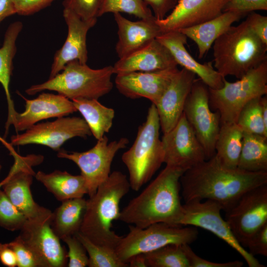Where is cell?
<instances>
[{
	"mask_svg": "<svg viewBox=\"0 0 267 267\" xmlns=\"http://www.w3.org/2000/svg\"><path fill=\"white\" fill-rule=\"evenodd\" d=\"M180 183L185 202L210 200L218 203L225 212L246 192L267 184V172L228 168L215 155L184 172Z\"/></svg>",
	"mask_w": 267,
	"mask_h": 267,
	"instance_id": "6da1fadb",
	"label": "cell"
},
{
	"mask_svg": "<svg viewBox=\"0 0 267 267\" xmlns=\"http://www.w3.org/2000/svg\"><path fill=\"white\" fill-rule=\"evenodd\" d=\"M184 171L166 166L120 212L119 220L139 228L165 222L177 225L181 212L180 179Z\"/></svg>",
	"mask_w": 267,
	"mask_h": 267,
	"instance_id": "7a4b0ae2",
	"label": "cell"
},
{
	"mask_svg": "<svg viewBox=\"0 0 267 267\" xmlns=\"http://www.w3.org/2000/svg\"><path fill=\"white\" fill-rule=\"evenodd\" d=\"M126 175L115 171L87 200V206L80 232L93 243L113 250L123 236L112 230V222L119 220L120 203L129 192Z\"/></svg>",
	"mask_w": 267,
	"mask_h": 267,
	"instance_id": "3957f363",
	"label": "cell"
},
{
	"mask_svg": "<svg viewBox=\"0 0 267 267\" xmlns=\"http://www.w3.org/2000/svg\"><path fill=\"white\" fill-rule=\"evenodd\" d=\"M214 68L223 77L239 79L267 59V45L245 21L231 26L213 44Z\"/></svg>",
	"mask_w": 267,
	"mask_h": 267,
	"instance_id": "277c9868",
	"label": "cell"
},
{
	"mask_svg": "<svg viewBox=\"0 0 267 267\" xmlns=\"http://www.w3.org/2000/svg\"><path fill=\"white\" fill-rule=\"evenodd\" d=\"M113 66L93 69L77 60L68 63L61 72L40 84L33 85L25 92L30 95L44 90L54 91L68 99H97L112 89Z\"/></svg>",
	"mask_w": 267,
	"mask_h": 267,
	"instance_id": "5b68a950",
	"label": "cell"
},
{
	"mask_svg": "<svg viewBox=\"0 0 267 267\" xmlns=\"http://www.w3.org/2000/svg\"><path fill=\"white\" fill-rule=\"evenodd\" d=\"M160 129L157 108L152 104L146 120L138 127L134 142L122 156L129 172L131 188L134 191H138L164 163Z\"/></svg>",
	"mask_w": 267,
	"mask_h": 267,
	"instance_id": "8992f818",
	"label": "cell"
},
{
	"mask_svg": "<svg viewBox=\"0 0 267 267\" xmlns=\"http://www.w3.org/2000/svg\"><path fill=\"white\" fill-rule=\"evenodd\" d=\"M219 89L209 88L211 110L220 114L221 124L236 123L243 107L251 100L267 94V59L234 82L223 79Z\"/></svg>",
	"mask_w": 267,
	"mask_h": 267,
	"instance_id": "52a82bcc",
	"label": "cell"
},
{
	"mask_svg": "<svg viewBox=\"0 0 267 267\" xmlns=\"http://www.w3.org/2000/svg\"><path fill=\"white\" fill-rule=\"evenodd\" d=\"M129 229L115 249L119 259L127 264L135 255L149 253L167 245L190 244L198 235L196 227L165 222L155 223L142 228L132 225Z\"/></svg>",
	"mask_w": 267,
	"mask_h": 267,
	"instance_id": "ba28073f",
	"label": "cell"
},
{
	"mask_svg": "<svg viewBox=\"0 0 267 267\" xmlns=\"http://www.w3.org/2000/svg\"><path fill=\"white\" fill-rule=\"evenodd\" d=\"M221 206L217 202L206 200H192L182 204L177 225H191L207 230L226 242L238 252L249 267H265L236 239L227 222L222 218Z\"/></svg>",
	"mask_w": 267,
	"mask_h": 267,
	"instance_id": "9c48e42d",
	"label": "cell"
},
{
	"mask_svg": "<svg viewBox=\"0 0 267 267\" xmlns=\"http://www.w3.org/2000/svg\"><path fill=\"white\" fill-rule=\"evenodd\" d=\"M128 143L126 137L108 142V137L104 135L87 151L68 152L61 149L57 156L69 160L78 166L81 175L85 179L88 195L90 197L109 176L111 164L117 153L125 148Z\"/></svg>",
	"mask_w": 267,
	"mask_h": 267,
	"instance_id": "30bf717a",
	"label": "cell"
},
{
	"mask_svg": "<svg viewBox=\"0 0 267 267\" xmlns=\"http://www.w3.org/2000/svg\"><path fill=\"white\" fill-rule=\"evenodd\" d=\"M52 212L44 208L35 217L27 219L19 236L35 254L43 267L67 266V251L51 226Z\"/></svg>",
	"mask_w": 267,
	"mask_h": 267,
	"instance_id": "8fae6325",
	"label": "cell"
},
{
	"mask_svg": "<svg viewBox=\"0 0 267 267\" xmlns=\"http://www.w3.org/2000/svg\"><path fill=\"white\" fill-rule=\"evenodd\" d=\"M183 114L202 145L208 160L215 154L221 119L209 104V87L199 78L195 79L186 100Z\"/></svg>",
	"mask_w": 267,
	"mask_h": 267,
	"instance_id": "7c38bea8",
	"label": "cell"
},
{
	"mask_svg": "<svg viewBox=\"0 0 267 267\" xmlns=\"http://www.w3.org/2000/svg\"><path fill=\"white\" fill-rule=\"evenodd\" d=\"M225 212V220L244 247L250 237L267 223V184L246 192Z\"/></svg>",
	"mask_w": 267,
	"mask_h": 267,
	"instance_id": "4fadbf2b",
	"label": "cell"
},
{
	"mask_svg": "<svg viewBox=\"0 0 267 267\" xmlns=\"http://www.w3.org/2000/svg\"><path fill=\"white\" fill-rule=\"evenodd\" d=\"M91 134L83 118L64 116L51 122L37 123L24 133L12 135L10 144H39L58 151L68 140L76 137L86 138Z\"/></svg>",
	"mask_w": 267,
	"mask_h": 267,
	"instance_id": "5bb4252c",
	"label": "cell"
},
{
	"mask_svg": "<svg viewBox=\"0 0 267 267\" xmlns=\"http://www.w3.org/2000/svg\"><path fill=\"white\" fill-rule=\"evenodd\" d=\"M11 155L14 162L1 188L27 219L35 217L44 207L38 204L32 195L31 186L36 174L32 168L42 163L44 156L35 154L22 156L16 152Z\"/></svg>",
	"mask_w": 267,
	"mask_h": 267,
	"instance_id": "9a60e30c",
	"label": "cell"
},
{
	"mask_svg": "<svg viewBox=\"0 0 267 267\" xmlns=\"http://www.w3.org/2000/svg\"><path fill=\"white\" fill-rule=\"evenodd\" d=\"M161 140L166 166L185 172L206 160L204 149L183 113Z\"/></svg>",
	"mask_w": 267,
	"mask_h": 267,
	"instance_id": "2e32d148",
	"label": "cell"
},
{
	"mask_svg": "<svg viewBox=\"0 0 267 267\" xmlns=\"http://www.w3.org/2000/svg\"><path fill=\"white\" fill-rule=\"evenodd\" d=\"M179 70L178 67L152 72H134L116 75L115 83L125 96L145 98L155 105Z\"/></svg>",
	"mask_w": 267,
	"mask_h": 267,
	"instance_id": "e0dca14e",
	"label": "cell"
},
{
	"mask_svg": "<svg viewBox=\"0 0 267 267\" xmlns=\"http://www.w3.org/2000/svg\"><path fill=\"white\" fill-rule=\"evenodd\" d=\"M63 16L68 26V35L62 47L56 52L49 78L60 72L70 61L86 64L88 60L87 35L97 19L84 20L71 10L64 8Z\"/></svg>",
	"mask_w": 267,
	"mask_h": 267,
	"instance_id": "ac0fdd59",
	"label": "cell"
},
{
	"mask_svg": "<svg viewBox=\"0 0 267 267\" xmlns=\"http://www.w3.org/2000/svg\"><path fill=\"white\" fill-rule=\"evenodd\" d=\"M230 0H178L165 18L156 22L163 33L178 31L213 19L223 12Z\"/></svg>",
	"mask_w": 267,
	"mask_h": 267,
	"instance_id": "d6986e66",
	"label": "cell"
},
{
	"mask_svg": "<svg viewBox=\"0 0 267 267\" xmlns=\"http://www.w3.org/2000/svg\"><path fill=\"white\" fill-rule=\"evenodd\" d=\"M20 95L25 102V110L15 114L12 125L17 132L25 131L42 120L67 116L77 111L72 100L58 93L43 92L33 99Z\"/></svg>",
	"mask_w": 267,
	"mask_h": 267,
	"instance_id": "ffe728a7",
	"label": "cell"
},
{
	"mask_svg": "<svg viewBox=\"0 0 267 267\" xmlns=\"http://www.w3.org/2000/svg\"><path fill=\"white\" fill-rule=\"evenodd\" d=\"M195 76L184 68L179 70L155 105L163 134L177 124L183 114Z\"/></svg>",
	"mask_w": 267,
	"mask_h": 267,
	"instance_id": "44dd1931",
	"label": "cell"
},
{
	"mask_svg": "<svg viewBox=\"0 0 267 267\" xmlns=\"http://www.w3.org/2000/svg\"><path fill=\"white\" fill-rule=\"evenodd\" d=\"M170 51L178 65L199 77L210 89H219L223 85V77L213 66L212 62L201 64L185 47L187 38L178 31L163 33L156 38Z\"/></svg>",
	"mask_w": 267,
	"mask_h": 267,
	"instance_id": "7402d4cb",
	"label": "cell"
},
{
	"mask_svg": "<svg viewBox=\"0 0 267 267\" xmlns=\"http://www.w3.org/2000/svg\"><path fill=\"white\" fill-rule=\"evenodd\" d=\"M169 50L156 39L142 48L119 59L113 66L116 75L152 72L177 67Z\"/></svg>",
	"mask_w": 267,
	"mask_h": 267,
	"instance_id": "603a6c76",
	"label": "cell"
},
{
	"mask_svg": "<svg viewBox=\"0 0 267 267\" xmlns=\"http://www.w3.org/2000/svg\"><path fill=\"white\" fill-rule=\"evenodd\" d=\"M118 26L116 51L119 58L142 48L162 33L156 18L131 21L120 13H114Z\"/></svg>",
	"mask_w": 267,
	"mask_h": 267,
	"instance_id": "cb8c5ba5",
	"label": "cell"
},
{
	"mask_svg": "<svg viewBox=\"0 0 267 267\" xmlns=\"http://www.w3.org/2000/svg\"><path fill=\"white\" fill-rule=\"evenodd\" d=\"M245 15L238 12L225 11L213 19L178 31L195 43L198 48V58L202 59L207 53L214 42L233 23Z\"/></svg>",
	"mask_w": 267,
	"mask_h": 267,
	"instance_id": "d4e9b609",
	"label": "cell"
},
{
	"mask_svg": "<svg viewBox=\"0 0 267 267\" xmlns=\"http://www.w3.org/2000/svg\"><path fill=\"white\" fill-rule=\"evenodd\" d=\"M35 178L61 202L88 194L85 179L81 174L73 175L59 170L50 173L39 171L35 174Z\"/></svg>",
	"mask_w": 267,
	"mask_h": 267,
	"instance_id": "484cf974",
	"label": "cell"
},
{
	"mask_svg": "<svg viewBox=\"0 0 267 267\" xmlns=\"http://www.w3.org/2000/svg\"><path fill=\"white\" fill-rule=\"evenodd\" d=\"M22 28V23L16 21L7 29L2 46L0 48V83L6 95L8 105V116L5 126V134L12 125L17 112L9 91V83L12 70V59L16 52V41Z\"/></svg>",
	"mask_w": 267,
	"mask_h": 267,
	"instance_id": "4316f807",
	"label": "cell"
},
{
	"mask_svg": "<svg viewBox=\"0 0 267 267\" xmlns=\"http://www.w3.org/2000/svg\"><path fill=\"white\" fill-rule=\"evenodd\" d=\"M86 206L83 197L70 199L62 201L52 213L51 226L60 240L80 231Z\"/></svg>",
	"mask_w": 267,
	"mask_h": 267,
	"instance_id": "83f0119b",
	"label": "cell"
},
{
	"mask_svg": "<svg viewBox=\"0 0 267 267\" xmlns=\"http://www.w3.org/2000/svg\"><path fill=\"white\" fill-rule=\"evenodd\" d=\"M77 111L83 117L91 134L98 140L110 130L115 117V111L101 104L97 99L84 98L72 100Z\"/></svg>",
	"mask_w": 267,
	"mask_h": 267,
	"instance_id": "f1b7e54d",
	"label": "cell"
},
{
	"mask_svg": "<svg viewBox=\"0 0 267 267\" xmlns=\"http://www.w3.org/2000/svg\"><path fill=\"white\" fill-rule=\"evenodd\" d=\"M243 135V130L236 123L221 124L215 155L224 166L237 168Z\"/></svg>",
	"mask_w": 267,
	"mask_h": 267,
	"instance_id": "f546056e",
	"label": "cell"
},
{
	"mask_svg": "<svg viewBox=\"0 0 267 267\" xmlns=\"http://www.w3.org/2000/svg\"><path fill=\"white\" fill-rule=\"evenodd\" d=\"M237 168L248 172H267V138L243 132Z\"/></svg>",
	"mask_w": 267,
	"mask_h": 267,
	"instance_id": "4dcf8cb0",
	"label": "cell"
},
{
	"mask_svg": "<svg viewBox=\"0 0 267 267\" xmlns=\"http://www.w3.org/2000/svg\"><path fill=\"white\" fill-rule=\"evenodd\" d=\"M84 246L89 257V267H128L122 262L115 250L97 245L80 232L75 234Z\"/></svg>",
	"mask_w": 267,
	"mask_h": 267,
	"instance_id": "1f68e13d",
	"label": "cell"
},
{
	"mask_svg": "<svg viewBox=\"0 0 267 267\" xmlns=\"http://www.w3.org/2000/svg\"><path fill=\"white\" fill-rule=\"evenodd\" d=\"M182 244H169L144 254L147 267H189Z\"/></svg>",
	"mask_w": 267,
	"mask_h": 267,
	"instance_id": "d6a6232c",
	"label": "cell"
},
{
	"mask_svg": "<svg viewBox=\"0 0 267 267\" xmlns=\"http://www.w3.org/2000/svg\"><path fill=\"white\" fill-rule=\"evenodd\" d=\"M261 97L249 101L241 110L236 123L244 132L264 136L267 138V128L264 123Z\"/></svg>",
	"mask_w": 267,
	"mask_h": 267,
	"instance_id": "836d02e7",
	"label": "cell"
},
{
	"mask_svg": "<svg viewBox=\"0 0 267 267\" xmlns=\"http://www.w3.org/2000/svg\"><path fill=\"white\" fill-rule=\"evenodd\" d=\"M109 12L126 13L140 19L155 18L144 0H101L98 17Z\"/></svg>",
	"mask_w": 267,
	"mask_h": 267,
	"instance_id": "e575fe53",
	"label": "cell"
},
{
	"mask_svg": "<svg viewBox=\"0 0 267 267\" xmlns=\"http://www.w3.org/2000/svg\"><path fill=\"white\" fill-rule=\"evenodd\" d=\"M1 188H0V226L12 231L20 230L27 218L11 202Z\"/></svg>",
	"mask_w": 267,
	"mask_h": 267,
	"instance_id": "d590c367",
	"label": "cell"
},
{
	"mask_svg": "<svg viewBox=\"0 0 267 267\" xmlns=\"http://www.w3.org/2000/svg\"><path fill=\"white\" fill-rule=\"evenodd\" d=\"M101 0H64V8L75 13L84 20L97 19Z\"/></svg>",
	"mask_w": 267,
	"mask_h": 267,
	"instance_id": "8d00e7d4",
	"label": "cell"
},
{
	"mask_svg": "<svg viewBox=\"0 0 267 267\" xmlns=\"http://www.w3.org/2000/svg\"><path fill=\"white\" fill-rule=\"evenodd\" d=\"M67 245L68 264L69 267H86L88 266L89 257L86 249L75 235L62 239Z\"/></svg>",
	"mask_w": 267,
	"mask_h": 267,
	"instance_id": "74e56055",
	"label": "cell"
},
{
	"mask_svg": "<svg viewBox=\"0 0 267 267\" xmlns=\"http://www.w3.org/2000/svg\"><path fill=\"white\" fill-rule=\"evenodd\" d=\"M16 256L18 267H43L35 254L24 244L19 236L7 243Z\"/></svg>",
	"mask_w": 267,
	"mask_h": 267,
	"instance_id": "f35d334b",
	"label": "cell"
},
{
	"mask_svg": "<svg viewBox=\"0 0 267 267\" xmlns=\"http://www.w3.org/2000/svg\"><path fill=\"white\" fill-rule=\"evenodd\" d=\"M182 247L189 264V267H241L243 263L236 260L226 263H216L203 259L196 255L189 244H182Z\"/></svg>",
	"mask_w": 267,
	"mask_h": 267,
	"instance_id": "ab89813d",
	"label": "cell"
},
{
	"mask_svg": "<svg viewBox=\"0 0 267 267\" xmlns=\"http://www.w3.org/2000/svg\"><path fill=\"white\" fill-rule=\"evenodd\" d=\"M244 247L254 256H267V223L250 237Z\"/></svg>",
	"mask_w": 267,
	"mask_h": 267,
	"instance_id": "60d3db41",
	"label": "cell"
},
{
	"mask_svg": "<svg viewBox=\"0 0 267 267\" xmlns=\"http://www.w3.org/2000/svg\"><path fill=\"white\" fill-rule=\"evenodd\" d=\"M267 0H230L223 10L246 15L256 10H267Z\"/></svg>",
	"mask_w": 267,
	"mask_h": 267,
	"instance_id": "b9f144b4",
	"label": "cell"
},
{
	"mask_svg": "<svg viewBox=\"0 0 267 267\" xmlns=\"http://www.w3.org/2000/svg\"><path fill=\"white\" fill-rule=\"evenodd\" d=\"M245 21L251 30L267 45V17L251 12Z\"/></svg>",
	"mask_w": 267,
	"mask_h": 267,
	"instance_id": "7bdbcfd3",
	"label": "cell"
},
{
	"mask_svg": "<svg viewBox=\"0 0 267 267\" xmlns=\"http://www.w3.org/2000/svg\"><path fill=\"white\" fill-rule=\"evenodd\" d=\"M55 0H13L16 13L28 15L49 5Z\"/></svg>",
	"mask_w": 267,
	"mask_h": 267,
	"instance_id": "ee69618b",
	"label": "cell"
},
{
	"mask_svg": "<svg viewBox=\"0 0 267 267\" xmlns=\"http://www.w3.org/2000/svg\"><path fill=\"white\" fill-rule=\"evenodd\" d=\"M152 9L153 15L157 20L165 18L168 12L172 10L178 0H144Z\"/></svg>",
	"mask_w": 267,
	"mask_h": 267,
	"instance_id": "f6af8a7d",
	"label": "cell"
},
{
	"mask_svg": "<svg viewBox=\"0 0 267 267\" xmlns=\"http://www.w3.org/2000/svg\"><path fill=\"white\" fill-rule=\"evenodd\" d=\"M0 261L3 266L7 267L17 266L15 253L7 243H0Z\"/></svg>",
	"mask_w": 267,
	"mask_h": 267,
	"instance_id": "bcb514c9",
	"label": "cell"
},
{
	"mask_svg": "<svg viewBox=\"0 0 267 267\" xmlns=\"http://www.w3.org/2000/svg\"><path fill=\"white\" fill-rule=\"evenodd\" d=\"M15 13L13 0H0V23L7 17Z\"/></svg>",
	"mask_w": 267,
	"mask_h": 267,
	"instance_id": "7dc6e473",
	"label": "cell"
},
{
	"mask_svg": "<svg viewBox=\"0 0 267 267\" xmlns=\"http://www.w3.org/2000/svg\"><path fill=\"white\" fill-rule=\"evenodd\" d=\"M130 267H147L144 254H139L132 257L128 261Z\"/></svg>",
	"mask_w": 267,
	"mask_h": 267,
	"instance_id": "c3c4849f",
	"label": "cell"
},
{
	"mask_svg": "<svg viewBox=\"0 0 267 267\" xmlns=\"http://www.w3.org/2000/svg\"><path fill=\"white\" fill-rule=\"evenodd\" d=\"M6 180L4 178L0 182V188H1L2 186L3 185V184L5 183Z\"/></svg>",
	"mask_w": 267,
	"mask_h": 267,
	"instance_id": "681fc988",
	"label": "cell"
},
{
	"mask_svg": "<svg viewBox=\"0 0 267 267\" xmlns=\"http://www.w3.org/2000/svg\"><path fill=\"white\" fill-rule=\"evenodd\" d=\"M1 169H2V165L0 163V172H1Z\"/></svg>",
	"mask_w": 267,
	"mask_h": 267,
	"instance_id": "f907efd6",
	"label": "cell"
}]
</instances>
